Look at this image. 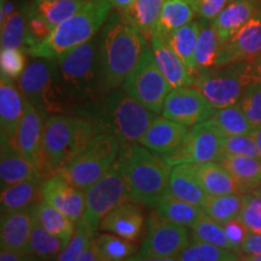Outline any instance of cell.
Returning a JSON list of instances; mask_svg holds the SVG:
<instances>
[{
    "label": "cell",
    "mask_w": 261,
    "mask_h": 261,
    "mask_svg": "<svg viewBox=\"0 0 261 261\" xmlns=\"http://www.w3.org/2000/svg\"><path fill=\"white\" fill-rule=\"evenodd\" d=\"M42 197L75 223L84 217L86 208L85 191L68 181L60 173L45 180Z\"/></svg>",
    "instance_id": "17"
},
{
    "label": "cell",
    "mask_w": 261,
    "mask_h": 261,
    "mask_svg": "<svg viewBox=\"0 0 261 261\" xmlns=\"http://www.w3.org/2000/svg\"><path fill=\"white\" fill-rule=\"evenodd\" d=\"M108 0H89L76 14L57 25L47 39L31 48L33 58L56 61L62 55L93 39L103 28L113 11Z\"/></svg>",
    "instance_id": "4"
},
{
    "label": "cell",
    "mask_w": 261,
    "mask_h": 261,
    "mask_svg": "<svg viewBox=\"0 0 261 261\" xmlns=\"http://www.w3.org/2000/svg\"><path fill=\"white\" fill-rule=\"evenodd\" d=\"M190 242L187 226L163 220L155 213L148 220V232L137 255L140 257H175Z\"/></svg>",
    "instance_id": "13"
},
{
    "label": "cell",
    "mask_w": 261,
    "mask_h": 261,
    "mask_svg": "<svg viewBox=\"0 0 261 261\" xmlns=\"http://www.w3.org/2000/svg\"><path fill=\"white\" fill-rule=\"evenodd\" d=\"M237 218L249 232L261 233V187L242 192V208Z\"/></svg>",
    "instance_id": "44"
},
{
    "label": "cell",
    "mask_w": 261,
    "mask_h": 261,
    "mask_svg": "<svg viewBox=\"0 0 261 261\" xmlns=\"http://www.w3.org/2000/svg\"><path fill=\"white\" fill-rule=\"evenodd\" d=\"M121 143L110 133H98L73 161L60 172L81 190H87L113 167L119 158Z\"/></svg>",
    "instance_id": "9"
},
{
    "label": "cell",
    "mask_w": 261,
    "mask_h": 261,
    "mask_svg": "<svg viewBox=\"0 0 261 261\" xmlns=\"http://www.w3.org/2000/svg\"><path fill=\"white\" fill-rule=\"evenodd\" d=\"M99 62L104 93L121 87L150 41L119 10H114L99 32Z\"/></svg>",
    "instance_id": "2"
},
{
    "label": "cell",
    "mask_w": 261,
    "mask_h": 261,
    "mask_svg": "<svg viewBox=\"0 0 261 261\" xmlns=\"http://www.w3.org/2000/svg\"><path fill=\"white\" fill-rule=\"evenodd\" d=\"M189 130V126L184 123L158 116L146 129L139 143L154 154L166 156L178 149L187 138Z\"/></svg>",
    "instance_id": "19"
},
{
    "label": "cell",
    "mask_w": 261,
    "mask_h": 261,
    "mask_svg": "<svg viewBox=\"0 0 261 261\" xmlns=\"http://www.w3.org/2000/svg\"><path fill=\"white\" fill-rule=\"evenodd\" d=\"M44 178H33L3 189L0 196L2 213L19 211L38 204L42 198Z\"/></svg>",
    "instance_id": "26"
},
{
    "label": "cell",
    "mask_w": 261,
    "mask_h": 261,
    "mask_svg": "<svg viewBox=\"0 0 261 261\" xmlns=\"http://www.w3.org/2000/svg\"><path fill=\"white\" fill-rule=\"evenodd\" d=\"M246 255H261V233L249 232L242 244V249Z\"/></svg>",
    "instance_id": "51"
},
{
    "label": "cell",
    "mask_w": 261,
    "mask_h": 261,
    "mask_svg": "<svg viewBox=\"0 0 261 261\" xmlns=\"http://www.w3.org/2000/svg\"><path fill=\"white\" fill-rule=\"evenodd\" d=\"M126 261H178V257H140L138 255H132Z\"/></svg>",
    "instance_id": "54"
},
{
    "label": "cell",
    "mask_w": 261,
    "mask_h": 261,
    "mask_svg": "<svg viewBox=\"0 0 261 261\" xmlns=\"http://www.w3.org/2000/svg\"><path fill=\"white\" fill-rule=\"evenodd\" d=\"M29 2L22 0L18 9L0 25L2 48H19L25 54L31 50L27 32V9Z\"/></svg>",
    "instance_id": "30"
},
{
    "label": "cell",
    "mask_w": 261,
    "mask_h": 261,
    "mask_svg": "<svg viewBox=\"0 0 261 261\" xmlns=\"http://www.w3.org/2000/svg\"><path fill=\"white\" fill-rule=\"evenodd\" d=\"M71 114L90 120L98 133L115 136L121 145L139 143L158 117L123 89H114L96 99L77 104Z\"/></svg>",
    "instance_id": "1"
},
{
    "label": "cell",
    "mask_w": 261,
    "mask_h": 261,
    "mask_svg": "<svg viewBox=\"0 0 261 261\" xmlns=\"http://www.w3.org/2000/svg\"><path fill=\"white\" fill-rule=\"evenodd\" d=\"M253 63V73L254 77H255L256 83L261 84V54L257 56L255 60L252 61Z\"/></svg>",
    "instance_id": "55"
},
{
    "label": "cell",
    "mask_w": 261,
    "mask_h": 261,
    "mask_svg": "<svg viewBox=\"0 0 261 261\" xmlns=\"http://www.w3.org/2000/svg\"><path fill=\"white\" fill-rule=\"evenodd\" d=\"M21 2H17V0H4V2H0V25L4 23L6 19L18 9Z\"/></svg>",
    "instance_id": "53"
},
{
    "label": "cell",
    "mask_w": 261,
    "mask_h": 261,
    "mask_svg": "<svg viewBox=\"0 0 261 261\" xmlns=\"http://www.w3.org/2000/svg\"><path fill=\"white\" fill-rule=\"evenodd\" d=\"M163 4L165 0H135L120 14L150 41L158 27Z\"/></svg>",
    "instance_id": "28"
},
{
    "label": "cell",
    "mask_w": 261,
    "mask_h": 261,
    "mask_svg": "<svg viewBox=\"0 0 261 261\" xmlns=\"http://www.w3.org/2000/svg\"><path fill=\"white\" fill-rule=\"evenodd\" d=\"M247 119L255 127H261V84L254 83L238 102Z\"/></svg>",
    "instance_id": "47"
},
{
    "label": "cell",
    "mask_w": 261,
    "mask_h": 261,
    "mask_svg": "<svg viewBox=\"0 0 261 261\" xmlns=\"http://www.w3.org/2000/svg\"><path fill=\"white\" fill-rule=\"evenodd\" d=\"M252 137L254 138V140H255L257 149H259L260 155H261V127H256V128L253 130Z\"/></svg>",
    "instance_id": "58"
},
{
    "label": "cell",
    "mask_w": 261,
    "mask_h": 261,
    "mask_svg": "<svg viewBox=\"0 0 261 261\" xmlns=\"http://www.w3.org/2000/svg\"><path fill=\"white\" fill-rule=\"evenodd\" d=\"M261 54V4L260 9L242 28L220 45L214 67L236 62H249Z\"/></svg>",
    "instance_id": "16"
},
{
    "label": "cell",
    "mask_w": 261,
    "mask_h": 261,
    "mask_svg": "<svg viewBox=\"0 0 261 261\" xmlns=\"http://www.w3.org/2000/svg\"><path fill=\"white\" fill-rule=\"evenodd\" d=\"M98 135L90 120L75 114L48 115L44 125V155L47 178L60 173Z\"/></svg>",
    "instance_id": "5"
},
{
    "label": "cell",
    "mask_w": 261,
    "mask_h": 261,
    "mask_svg": "<svg viewBox=\"0 0 261 261\" xmlns=\"http://www.w3.org/2000/svg\"><path fill=\"white\" fill-rule=\"evenodd\" d=\"M192 175L200 182L208 195L242 194L244 190L228 172L225 166L218 161L203 163H187Z\"/></svg>",
    "instance_id": "22"
},
{
    "label": "cell",
    "mask_w": 261,
    "mask_h": 261,
    "mask_svg": "<svg viewBox=\"0 0 261 261\" xmlns=\"http://www.w3.org/2000/svg\"><path fill=\"white\" fill-rule=\"evenodd\" d=\"M256 83L253 63L236 62L221 67H212L195 74L192 86L200 90L217 108L237 104L250 85Z\"/></svg>",
    "instance_id": "8"
},
{
    "label": "cell",
    "mask_w": 261,
    "mask_h": 261,
    "mask_svg": "<svg viewBox=\"0 0 261 261\" xmlns=\"http://www.w3.org/2000/svg\"><path fill=\"white\" fill-rule=\"evenodd\" d=\"M77 261H99V260H98L97 255H96V253H94L92 244H91L90 248H87L86 252H85L83 255L80 256V259Z\"/></svg>",
    "instance_id": "57"
},
{
    "label": "cell",
    "mask_w": 261,
    "mask_h": 261,
    "mask_svg": "<svg viewBox=\"0 0 261 261\" xmlns=\"http://www.w3.org/2000/svg\"><path fill=\"white\" fill-rule=\"evenodd\" d=\"M67 243L41 226L35 215L31 238H29L28 252L34 254L42 261H55Z\"/></svg>",
    "instance_id": "38"
},
{
    "label": "cell",
    "mask_w": 261,
    "mask_h": 261,
    "mask_svg": "<svg viewBox=\"0 0 261 261\" xmlns=\"http://www.w3.org/2000/svg\"><path fill=\"white\" fill-rule=\"evenodd\" d=\"M200 33L195 48V74L197 71L212 68L215 65L218 51L220 47V39L210 19L200 18Z\"/></svg>",
    "instance_id": "33"
},
{
    "label": "cell",
    "mask_w": 261,
    "mask_h": 261,
    "mask_svg": "<svg viewBox=\"0 0 261 261\" xmlns=\"http://www.w3.org/2000/svg\"><path fill=\"white\" fill-rule=\"evenodd\" d=\"M27 32L31 48L37 46L45 39H47L52 32L47 22L33 9L31 2H29L27 9Z\"/></svg>",
    "instance_id": "48"
},
{
    "label": "cell",
    "mask_w": 261,
    "mask_h": 261,
    "mask_svg": "<svg viewBox=\"0 0 261 261\" xmlns=\"http://www.w3.org/2000/svg\"><path fill=\"white\" fill-rule=\"evenodd\" d=\"M215 112L217 108L200 90L194 86H180L169 92L161 115L192 127L210 120Z\"/></svg>",
    "instance_id": "14"
},
{
    "label": "cell",
    "mask_w": 261,
    "mask_h": 261,
    "mask_svg": "<svg viewBox=\"0 0 261 261\" xmlns=\"http://www.w3.org/2000/svg\"><path fill=\"white\" fill-rule=\"evenodd\" d=\"M224 133L211 120L192 126L187 138L171 154L161 156L171 167L182 163L218 161L223 154Z\"/></svg>",
    "instance_id": "12"
},
{
    "label": "cell",
    "mask_w": 261,
    "mask_h": 261,
    "mask_svg": "<svg viewBox=\"0 0 261 261\" xmlns=\"http://www.w3.org/2000/svg\"><path fill=\"white\" fill-rule=\"evenodd\" d=\"M0 261H40L38 256L29 253L12 252V250L2 249L0 253Z\"/></svg>",
    "instance_id": "52"
},
{
    "label": "cell",
    "mask_w": 261,
    "mask_h": 261,
    "mask_svg": "<svg viewBox=\"0 0 261 261\" xmlns=\"http://www.w3.org/2000/svg\"><path fill=\"white\" fill-rule=\"evenodd\" d=\"M191 237L194 240L201 241V242L214 244L217 247L226 248V249L232 250L230 242H228L226 233L223 227V224L218 223L208 217L203 215L200 220L191 227Z\"/></svg>",
    "instance_id": "43"
},
{
    "label": "cell",
    "mask_w": 261,
    "mask_h": 261,
    "mask_svg": "<svg viewBox=\"0 0 261 261\" xmlns=\"http://www.w3.org/2000/svg\"><path fill=\"white\" fill-rule=\"evenodd\" d=\"M27 68L25 52L19 48H2L0 51V76L17 81Z\"/></svg>",
    "instance_id": "45"
},
{
    "label": "cell",
    "mask_w": 261,
    "mask_h": 261,
    "mask_svg": "<svg viewBox=\"0 0 261 261\" xmlns=\"http://www.w3.org/2000/svg\"><path fill=\"white\" fill-rule=\"evenodd\" d=\"M84 219L94 231L99 230L100 221L117 205L130 202L129 189L119 160L99 180L85 190Z\"/></svg>",
    "instance_id": "11"
},
{
    "label": "cell",
    "mask_w": 261,
    "mask_h": 261,
    "mask_svg": "<svg viewBox=\"0 0 261 261\" xmlns=\"http://www.w3.org/2000/svg\"><path fill=\"white\" fill-rule=\"evenodd\" d=\"M47 115L40 112L24 98V115L19 125L15 139L12 140L22 156L31 162L39 173L47 179L46 161L44 155V125Z\"/></svg>",
    "instance_id": "15"
},
{
    "label": "cell",
    "mask_w": 261,
    "mask_h": 261,
    "mask_svg": "<svg viewBox=\"0 0 261 261\" xmlns=\"http://www.w3.org/2000/svg\"><path fill=\"white\" fill-rule=\"evenodd\" d=\"M218 162L228 169L244 192L261 187V159L221 154Z\"/></svg>",
    "instance_id": "31"
},
{
    "label": "cell",
    "mask_w": 261,
    "mask_h": 261,
    "mask_svg": "<svg viewBox=\"0 0 261 261\" xmlns=\"http://www.w3.org/2000/svg\"><path fill=\"white\" fill-rule=\"evenodd\" d=\"M89 0H31L33 9L47 22L52 31L76 14Z\"/></svg>",
    "instance_id": "36"
},
{
    "label": "cell",
    "mask_w": 261,
    "mask_h": 261,
    "mask_svg": "<svg viewBox=\"0 0 261 261\" xmlns=\"http://www.w3.org/2000/svg\"><path fill=\"white\" fill-rule=\"evenodd\" d=\"M210 120L225 136L252 135L255 129L238 103L217 109Z\"/></svg>",
    "instance_id": "39"
},
{
    "label": "cell",
    "mask_w": 261,
    "mask_h": 261,
    "mask_svg": "<svg viewBox=\"0 0 261 261\" xmlns=\"http://www.w3.org/2000/svg\"><path fill=\"white\" fill-rule=\"evenodd\" d=\"M137 204L135 202H125L117 205L103 218L99 230L135 242L140 236L144 225L143 212Z\"/></svg>",
    "instance_id": "21"
},
{
    "label": "cell",
    "mask_w": 261,
    "mask_h": 261,
    "mask_svg": "<svg viewBox=\"0 0 261 261\" xmlns=\"http://www.w3.org/2000/svg\"><path fill=\"white\" fill-rule=\"evenodd\" d=\"M190 2L198 17L212 21L230 0H190Z\"/></svg>",
    "instance_id": "50"
},
{
    "label": "cell",
    "mask_w": 261,
    "mask_h": 261,
    "mask_svg": "<svg viewBox=\"0 0 261 261\" xmlns=\"http://www.w3.org/2000/svg\"><path fill=\"white\" fill-rule=\"evenodd\" d=\"M92 248L99 261H126L136 252L130 241L113 233H100L93 237Z\"/></svg>",
    "instance_id": "37"
},
{
    "label": "cell",
    "mask_w": 261,
    "mask_h": 261,
    "mask_svg": "<svg viewBox=\"0 0 261 261\" xmlns=\"http://www.w3.org/2000/svg\"><path fill=\"white\" fill-rule=\"evenodd\" d=\"M56 62L71 112L77 104L90 102L104 93L99 62V35L62 55Z\"/></svg>",
    "instance_id": "6"
},
{
    "label": "cell",
    "mask_w": 261,
    "mask_h": 261,
    "mask_svg": "<svg viewBox=\"0 0 261 261\" xmlns=\"http://www.w3.org/2000/svg\"><path fill=\"white\" fill-rule=\"evenodd\" d=\"M198 33H200V21H191L190 23L182 25L168 34L162 35L173 51L178 55L182 63L187 65L189 71L195 76V48L197 42Z\"/></svg>",
    "instance_id": "32"
},
{
    "label": "cell",
    "mask_w": 261,
    "mask_h": 261,
    "mask_svg": "<svg viewBox=\"0 0 261 261\" xmlns=\"http://www.w3.org/2000/svg\"><path fill=\"white\" fill-rule=\"evenodd\" d=\"M152 208L154 213L161 219L190 228L204 215L201 207L179 200L168 191L160 197Z\"/></svg>",
    "instance_id": "27"
},
{
    "label": "cell",
    "mask_w": 261,
    "mask_h": 261,
    "mask_svg": "<svg viewBox=\"0 0 261 261\" xmlns=\"http://www.w3.org/2000/svg\"><path fill=\"white\" fill-rule=\"evenodd\" d=\"M223 227L227 236L228 242H230L231 247H232V250L238 254L241 252V249H242L244 240L249 234V230H248L246 225L238 219V218L224 223Z\"/></svg>",
    "instance_id": "49"
},
{
    "label": "cell",
    "mask_w": 261,
    "mask_h": 261,
    "mask_svg": "<svg viewBox=\"0 0 261 261\" xmlns=\"http://www.w3.org/2000/svg\"><path fill=\"white\" fill-rule=\"evenodd\" d=\"M242 208V194H226V195H208L205 203L202 207L204 214L224 224L228 220L236 219Z\"/></svg>",
    "instance_id": "40"
},
{
    "label": "cell",
    "mask_w": 261,
    "mask_h": 261,
    "mask_svg": "<svg viewBox=\"0 0 261 261\" xmlns=\"http://www.w3.org/2000/svg\"><path fill=\"white\" fill-rule=\"evenodd\" d=\"M242 261H261V255H247L243 257Z\"/></svg>",
    "instance_id": "59"
},
{
    "label": "cell",
    "mask_w": 261,
    "mask_h": 261,
    "mask_svg": "<svg viewBox=\"0 0 261 261\" xmlns=\"http://www.w3.org/2000/svg\"><path fill=\"white\" fill-rule=\"evenodd\" d=\"M25 99L45 115L71 114V106L61 83L57 62L47 58H33L17 80Z\"/></svg>",
    "instance_id": "7"
},
{
    "label": "cell",
    "mask_w": 261,
    "mask_h": 261,
    "mask_svg": "<svg viewBox=\"0 0 261 261\" xmlns=\"http://www.w3.org/2000/svg\"><path fill=\"white\" fill-rule=\"evenodd\" d=\"M24 115V96L14 80L0 76V128L14 140Z\"/></svg>",
    "instance_id": "24"
},
{
    "label": "cell",
    "mask_w": 261,
    "mask_h": 261,
    "mask_svg": "<svg viewBox=\"0 0 261 261\" xmlns=\"http://www.w3.org/2000/svg\"><path fill=\"white\" fill-rule=\"evenodd\" d=\"M94 234L96 231L85 221L84 218H81L76 221L73 237L55 261H77L87 248L91 247Z\"/></svg>",
    "instance_id": "42"
},
{
    "label": "cell",
    "mask_w": 261,
    "mask_h": 261,
    "mask_svg": "<svg viewBox=\"0 0 261 261\" xmlns=\"http://www.w3.org/2000/svg\"><path fill=\"white\" fill-rule=\"evenodd\" d=\"M178 261H238L233 250L192 240L177 256Z\"/></svg>",
    "instance_id": "41"
},
{
    "label": "cell",
    "mask_w": 261,
    "mask_h": 261,
    "mask_svg": "<svg viewBox=\"0 0 261 261\" xmlns=\"http://www.w3.org/2000/svg\"><path fill=\"white\" fill-rule=\"evenodd\" d=\"M223 154L261 159L260 151L252 135L224 136Z\"/></svg>",
    "instance_id": "46"
},
{
    "label": "cell",
    "mask_w": 261,
    "mask_h": 261,
    "mask_svg": "<svg viewBox=\"0 0 261 261\" xmlns=\"http://www.w3.org/2000/svg\"><path fill=\"white\" fill-rule=\"evenodd\" d=\"M122 89L149 110L158 115L162 113L166 98L173 87L160 70L150 44L122 85Z\"/></svg>",
    "instance_id": "10"
},
{
    "label": "cell",
    "mask_w": 261,
    "mask_h": 261,
    "mask_svg": "<svg viewBox=\"0 0 261 261\" xmlns=\"http://www.w3.org/2000/svg\"><path fill=\"white\" fill-rule=\"evenodd\" d=\"M196 12L190 0H165L156 31L168 34L194 21Z\"/></svg>",
    "instance_id": "35"
},
{
    "label": "cell",
    "mask_w": 261,
    "mask_h": 261,
    "mask_svg": "<svg viewBox=\"0 0 261 261\" xmlns=\"http://www.w3.org/2000/svg\"><path fill=\"white\" fill-rule=\"evenodd\" d=\"M150 45L154 51L160 70L162 71L173 89L194 85V75L189 71L187 65L182 63L178 55L173 51V48L158 31L154 32L150 39Z\"/></svg>",
    "instance_id": "23"
},
{
    "label": "cell",
    "mask_w": 261,
    "mask_h": 261,
    "mask_svg": "<svg viewBox=\"0 0 261 261\" xmlns=\"http://www.w3.org/2000/svg\"><path fill=\"white\" fill-rule=\"evenodd\" d=\"M35 215L45 230L68 244L70 238L73 237L76 226L75 221L71 220L63 212L51 205L44 198L35 205Z\"/></svg>",
    "instance_id": "34"
},
{
    "label": "cell",
    "mask_w": 261,
    "mask_h": 261,
    "mask_svg": "<svg viewBox=\"0 0 261 261\" xmlns=\"http://www.w3.org/2000/svg\"><path fill=\"white\" fill-rule=\"evenodd\" d=\"M117 160L128 184L130 202L154 207L168 190L171 166L140 143L121 145Z\"/></svg>",
    "instance_id": "3"
},
{
    "label": "cell",
    "mask_w": 261,
    "mask_h": 261,
    "mask_svg": "<svg viewBox=\"0 0 261 261\" xmlns=\"http://www.w3.org/2000/svg\"><path fill=\"white\" fill-rule=\"evenodd\" d=\"M167 191L179 200L201 208L208 197V194L203 190L200 182L196 180L187 163L172 167Z\"/></svg>",
    "instance_id": "29"
},
{
    "label": "cell",
    "mask_w": 261,
    "mask_h": 261,
    "mask_svg": "<svg viewBox=\"0 0 261 261\" xmlns=\"http://www.w3.org/2000/svg\"><path fill=\"white\" fill-rule=\"evenodd\" d=\"M259 9L260 4L257 0H230L212 19V24L220 39V45L240 31Z\"/></svg>",
    "instance_id": "25"
},
{
    "label": "cell",
    "mask_w": 261,
    "mask_h": 261,
    "mask_svg": "<svg viewBox=\"0 0 261 261\" xmlns=\"http://www.w3.org/2000/svg\"><path fill=\"white\" fill-rule=\"evenodd\" d=\"M33 178L44 177L31 162H28L22 156L14 142L9 137L0 133V185H2V190L10 185Z\"/></svg>",
    "instance_id": "20"
},
{
    "label": "cell",
    "mask_w": 261,
    "mask_h": 261,
    "mask_svg": "<svg viewBox=\"0 0 261 261\" xmlns=\"http://www.w3.org/2000/svg\"><path fill=\"white\" fill-rule=\"evenodd\" d=\"M108 2L110 3L113 6V9L115 10H119V11H121V10L126 9L127 6H129L132 4L135 0H108Z\"/></svg>",
    "instance_id": "56"
},
{
    "label": "cell",
    "mask_w": 261,
    "mask_h": 261,
    "mask_svg": "<svg viewBox=\"0 0 261 261\" xmlns=\"http://www.w3.org/2000/svg\"><path fill=\"white\" fill-rule=\"evenodd\" d=\"M35 205L37 204L24 210L2 213V224H0L2 249L29 253L28 246L35 219Z\"/></svg>",
    "instance_id": "18"
}]
</instances>
